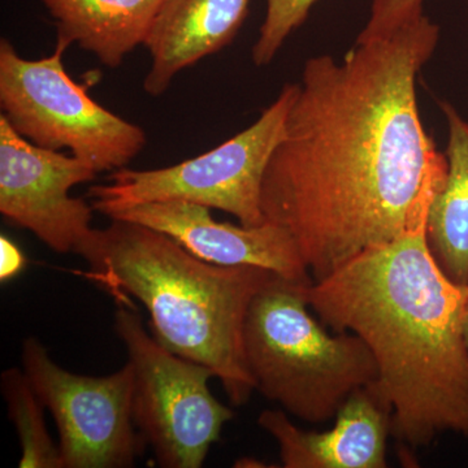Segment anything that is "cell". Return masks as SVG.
Segmentation results:
<instances>
[{
    "instance_id": "1",
    "label": "cell",
    "mask_w": 468,
    "mask_h": 468,
    "mask_svg": "<svg viewBox=\"0 0 468 468\" xmlns=\"http://www.w3.org/2000/svg\"><path fill=\"white\" fill-rule=\"evenodd\" d=\"M439 39L423 15L343 60L304 64L261 211L291 234L314 282L428 218L448 163L419 115L417 77Z\"/></svg>"
},
{
    "instance_id": "2",
    "label": "cell",
    "mask_w": 468,
    "mask_h": 468,
    "mask_svg": "<svg viewBox=\"0 0 468 468\" xmlns=\"http://www.w3.org/2000/svg\"><path fill=\"white\" fill-rule=\"evenodd\" d=\"M427 220L303 286L325 325L358 335L371 350L392 435L411 449L446 432L468 437V285L437 263Z\"/></svg>"
},
{
    "instance_id": "3",
    "label": "cell",
    "mask_w": 468,
    "mask_h": 468,
    "mask_svg": "<svg viewBox=\"0 0 468 468\" xmlns=\"http://www.w3.org/2000/svg\"><path fill=\"white\" fill-rule=\"evenodd\" d=\"M89 264L101 284L144 304L163 346L212 369L232 405L249 402L257 387L243 328L252 300L275 273L208 263L167 234L117 218L97 229Z\"/></svg>"
},
{
    "instance_id": "4",
    "label": "cell",
    "mask_w": 468,
    "mask_h": 468,
    "mask_svg": "<svg viewBox=\"0 0 468 468\" xmlns=\"http://www.w3.org/2000/svg\"><path fill=\"white\" fill-rule=\"evenodd\" d=\"M304 285L273 275L249 307L243 350L263 397L292 417L323 424L378 372L362 338L329 335L310 315Z\"/></svg>"
},
{
    "instance_id": "5",
    "label": "cell",
    "mask_w": 468,
    "mask_h": 468,
    "mask_svg": "<svg viewBox=\"0 0 468 468\" xmlns=\"http://www.w3.org/2000/svg\"><path fill=\"white\" fill-rule=\"evenodd\" d=\"M298 84L282 86L260 119L215 149L171 167L111 172L109 184L89 189L94 211L104 217L144 203L183 201L220 209L241 226L266 223L261 186L271 156L282 143Z\"/></svg>"
},
{
    "instance_id": "6",
    "label": "cell",
    "mask_w": 468,
    "mask_h": 468,
    "mask_svg": "<svg viewBox=\"0 0 468 468\" xmlns=\"http://www.w3.org/2000/svg\"><path fill=\"white\" fill-rule=\"evenodd\" d=\"M66 50L57 43L50 57L27 60L8 39L0 41L2 115L29 143L69 150L98 174L126 168L146 144L144 129L104 109L88 85L68 75Z\"/></svg>"
},
{
    "instance_id": "7",
    "label": "cell",
    "mask_w": 468,
    "mask_h": 468,
    "mask_svg": "<svg viewBox=\"0 0 468 468\" xmlns=\"http://www.w3.org/2000/svg\"><path fill=\"white\" fill-rule=\"evenodd\" d=\"M115 332L133 371L132 411L135 427L153 448L158 466L199 468L233 410L208 388L214 371L163 346L140 315L120 304Z\"/></svg>"
},
{
    "instance_id": "8",
    "label": "cell",
    "mask_w": 468,
    "mask_h": 468,
    "mask_svg": "<svg viewBox=\"0 0 468 468\" xmlns=\"http://www.w3.org/2000/svg\"><path fill=\"white\" fill-rule=\"evenodd\" d=\"M21 365L54 418L63 468H128L144 455L147 442L133 420L129 363L107 377L73 374L38 338L27 337Z\"/></svg>"
},
{
    "instance_id": "9",
    "label": "cell",
    "mask_w": 468,
    "mask_h": 468,
    "mask_svg": "<svg viewBox=\"0 0 468 468\" xmlns=\"http://www.w3.org/2000/svg\"><path fill=\"white\" fill-rule=\"evenodd\" d=\"M97 175L72 154L29 143L0 116V214L51 250L88 261L97 230L91 227L94 208L69 192Z\"/></svg>"
},
{
    "instance_id": "10",
    "label": "cell",
    "mask_w": 468,
    "mask_h": 468,
    "mask_svg": "<svg viewBox=\"0 0 468 468\" xmlns=\"http://www.w3.org/2000/svg\"><path fill=\"white\" fill-rule=\"evenodd\" d=\"M208 207L183 201L154 202L110 214L167 234L199 260L226 267H260L298 284L314 282L288 230L276 224L258 227L220 223Z\"/></svg>"
},
{
    "instance_id": "11",
    "label": "cell",
    "mask_w": 468,
    "mask_h": 468,
    "mask_svg": "<svg viewBox=\"0 0 468 468\" xmlns=\"http://www.w3.org/2000/svg\"><path fill=\"white\" fill-rule=\"evenodd\" d=\"M331 430H302L284 410H264L258 426L275 439L285 468H385L392 408L377 381L356 390L338 410Z\"/></svg>"
},
{
    "instance_id": "12",
    "label": "cell",
    "mask_w": 468,
    "mask_h": 468,
    "mask_svg": "<svg viewBox=\"0 0 468 468\" xmlns=\"http://www.w3.org/2000/svg\"><path fill=\"white\" fill-rule=\"evenodd\" d=\"M251 0H163L144 41L151 57L144 89L165 94L175 77L234 41Z\"/></svg>"
},
{
    "instance_id": "13",
    "label": "cell",
    "mask_w": 468,
    "mask_h": 468,
    "mask_svg": "<svg viewBox=\"0 0 468 468\" xmlns=\"http://www.w3.org/2000/svg\"><path fill=\"white\" fill-rule=\"evenodd\" d=\"M57 26V43L77 45L103 66L119 68L144 45L163 0H41Z\"/></svg>"
},
{
    "instance_id": "14",
    "label": "cell",
    "mask_w": 468,
    "mask_h": 468,
    "mask_svg": "<svg viewBox=\"0 0 468 468\" xmlns=\"http://www.w3.org/2000/svg\"><path fill=\"white\" fill-rule=\"evenodd\" d=\"M440 109L448 124V168L428 214V245L445 275L468 285V122L449 101Z\"/></svg>"
},
{
    "instance_id": "15",
    "label": "cell",
    "mask_w": 468,
    "mask_h": 468,
    "mask_svg": "<svg viewBox=\"0 0 468 468\" xmlns=\"http://www.w3.org/2000/svg\"><path fill=\"white\" fill-rule=\"evenodd\" d=\"M0 390L7 403L9 420L21 446L20 468H63L60 449L45 420V405L23 368H8L0 375Z\"/></svg>"
},
{
    "instance_id": "16",
    "label": "cell",
    "mask_w": 468,
    "mask_h": 468,
    "mask_svg": "<svg viewBox=\"0 0 468 468\" xmlns=\"http://www.w3.org/2000/svg\"><path fill=\"white\" fill-rule=\"evenodd\" d=\"M319 0H266V17L260 37L252 46L251 57L257 67L272 63L294 30L303 26L311 9Z\"/></svg>"
},
{
    "instance_id": "17",
    "label": "cell",
    "mask_w": 468,
    "mask_h": 468,
    "mask_svg": "<svg viewBox=\"0 0 468 468\" xmlns=\"http://www.w3.org/2000/svg\"><path fill=\"white\" fill-rule=\"evenodd\" d=\"M424 0H372L367 24L356 43L388 38L397 30L423 16Z\"/></svg>"
},
{
    "instance_id": "18",
    "label": "cell",
    "mask_w": 468,
    "mask_h": 468,
    "mask_svg": "<svg viewBox=\"0 0 468 468\" xmlns=\"http://www.w3.org/2000/svg\"><path fill=\"white\" fill-rule=\"evenodd\" d=\"M27 260L16 243L7 237H0V280L3 282L14 279L26 268Z\"/></svg>"
},
{
    "instance_id": "19",
    "label": "cell",
    "mask_w": 468,
    "mask_h": 468,
    "mask_svg": "<svg viewBox=\"0 0 468 468\" xmlns=\"http://www.w3.org/2000/svg\"><path fill=\"white\" fill-rule=\"evenodd\" d=\"M463 334H464V341H466L467 349H468V303L466 306V310H464Z\"/></svg>"
}]
</instances>
